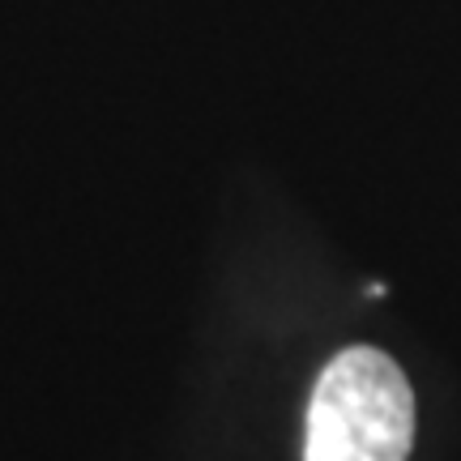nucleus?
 <instances>
[{
    "label": "nucleus",
    "mask_w": 461,
    "mask_h": 461,
    "mask_svg": "<svg viewBox=\"0 0 461 461\" xmlns=\"http://www.w3.org/2000/svg\"><path fill=\"white\" fill-rule=\"evenodd\" d=\"M414 393L384 350L350 346L321 372L308 402L303 461H406Z\"/></svg>",
    "instance_id": "nucleus-1"
}]
</instances>
